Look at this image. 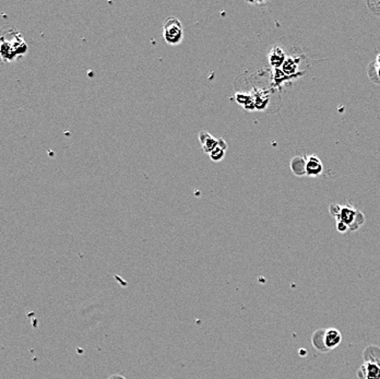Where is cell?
<instances>
[{
  "mask_svg": "<svg viewBox=\"0 0 380 379\" xmlns=\"http://www.w3.org/2000/svg\"><path fill=\"white\" fill-rule=\"evenodd\" d=\"M364 363L358 368L360 379H380V347L371 345L364 351Z\"/></svg>",
  "mask_w": 380,
  "mask_h": 379,
  "instance_id": "6da1fadb",
  "label": "cell"
},
{
  "mask_svg": "<svg viewBox=\"0 0 380 379\" xmlns=\"http://www.w3.org/2000/svg\"><path fill=\"white\" fill-rule=\"evenodd\" d=\"M342 342V334L335 328L319 329L314 332L311 343L319 352H329L335 349Z\"/></svg>",
  "mask_w": 380,
  "mask_h": 379,
  "instance_id": "7a4b0ae2",
  "label": "cell"
},
{
  "mask_svg": "<svg viewBox=\"0 0 380 379\" xmlns=\"http://www.w3.org/2000/svg\"><path fill=\"white\" fill-rule=\"evenodd\" d=\"M163 39L168 45H178L184 40L183 24L175 17L167 18L163 23Z\"/></svg>",
  "mask_w": 380,
  "mask_h": 379,
  "instance_id": "3957f363",
  "label": "cell"
},
{
  "mask_svg": "<svg viewBox=\"0 0 380 379\" xmlns=\"http://www.w3.org/2000/svg\"><path fill=\"white\" fill-rule=\"evenodd\" d=\"M324 170V165L318 156L311 155L306 159V175L318 176Z\"/></svg>",
  "mask_w": 380,
  "mask_h": 379,
  "instance_id": "277c9868",
  "label": "cell"
},
{
  "mask_svg": "<svg viewBox=\"0 0 380 379\" xmlns=\"http://www.w3.org/2000/svg\"><path fill=\"white\" fill-rule=\"evenodd\" d=\"M199 140L200 143L202 145V149L207 154H210L216 146L219 145V139L213 138L212 136L208 134L207 131H201L199 134Z\"/></svg>",
  "mask_w": 380,
  "mask_h": 379,
  "instance_id": "5b68a950",
  "label": "cell"
},
{
  "mask_svg": "<svg viewBox=\"0 0 380 379\" xmlns=\"http://www.w3.org/2000/svg\"><path fill=\"white\" fill-rule=\"evenodd\" d=\"M285 60H286L285 52L280 46H274L270 52H269V62L274 68L282 67Z\"/></svg>",
  "mask_w": 380,
  "mask_h": 379,
  "instance_id": "8992f818",
  "label": "cell"
},
{
  "mask_svg": "<svg viewBox=\"0 0 380 379\" xmlns=\"http://www.w3.org/2000/svg\"><path fill=\"white\" fill-rule=\"evenodd\" d=\"M291 170L295 175H306V159L302 156H295L291 161Z\"/></svg>",
  "mask_w": 380,
  "mask_h": 379,
  "instance_id": "52a82bcc",
  "label": "cell"
},
{
  "mask_svg": "<svg viewBox=\"0 0 380 379\" xmlns=\"http://www.w3.org/2000/svg\"><path fill=\"white\" fill-rule=\"evenodd\" d=\"M226 150H228V143H226L223 139L220 138L219 139V145L216 146V148L209 154L210 159L214 162H219L221 160H223Z\"/></svg>",
  "mask_w": 380,
  "mask_h": 379,
  "instance_id": "ba28073f",
  "label": "cell"
},
{
  "mask_svg": "<svg viewBox=\"0 0 380 379\" xmlns=\"http://www.w3.org/2000/svg\"><path fill=\"white\" fill-rule=\"evenodd\" d=\"M282 69L285 75H293V73H295L297 70V65L296 62L294 61L293 58H286V60L284 61L282 66Z\"/></svg>",
  "mask_w": 380,
  "mask_h": 379,
  "instance_id": "9c48e42d",
  "label": "cell"
},
{
  "mask_svg": "<svg viewBox=\"0 0 380 379\" xmlns=\"http://www.w3.org/2000/svg\"><path fill=\"white\" fill-rule=\"evenodd\" d=\"M341 206L339 204H331L330 206V213L332 217H334L336 220L340 217V212H341Z\"/></svg>",
  "mask_w": 380,
  "mask_h": 379,
  "instance_id": "30bf717a",
  "label": "cell"
},
{
  "mask_svg": "<svg viewBox=\"0 0 380 379\" xmlns=\"http://www.w3.org/2000/svg\"><path fill=\"white\" fill-rule=\"evenodd\" d=\"M336 230L341 232V233H345L346 231L350 230V228L344 222H342V221H336Z\"/></svg>",
  "mask_w": 380,
  "mask_h": 379,
  "instance_id": "8fae6325",
  "label": "cell"
},
{
  "mask_svg": "<svg viewBox=\"0 0 380 379\" xmlns=\"http://www.w3.org/2000/svg\"><path fill=\"white\" fill-rule=\"evenodd\" d=\"M372 65H373L375 68H376V70H375V73H376V77H377L378 79H380V55H378L377 60L375 61V62H373Z\"/></svg>",
  "mask_w": 380,
  "mask_h": 379,
  "instance_id": "7c38bea8",
  "label": "cell"
},
{
  "mask_svg": "<svg viewBox=\"0 0 380 379\" xmlns=\"http://www.w3.org/2000/svg\"><path fill=\"white\" fill-rule=\"evenodd\" d=\"M108 379H126V378H125V377H123V376H119V375H115V376L109 377Z\"/></svg>",
  "mask_w": 380,
  "mask_h": 379,
  "instance_id": "4fadbf2b",
  "label": "cell"
}]
</instances>
